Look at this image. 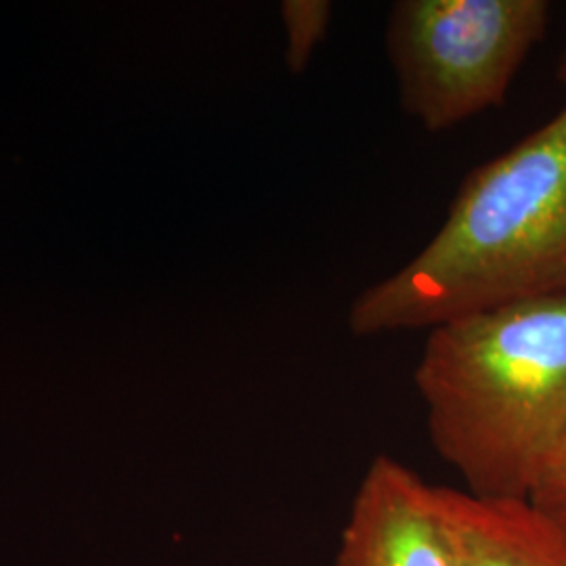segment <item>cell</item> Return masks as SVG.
<instances>
[{"label": "cell", "mask_w": 566, "mask_h": 566, "mask_svg": "<svg viewBox=\"0 0 566 566\" xmlns=\"http://www.w3.org/2000/svg\"><path fill=\"white\" fill-rule=\"evenodd\" d=\"M556 290H566V105L465 177L437 235L355 298L348 327L432 329Z\"/></svg>", "instance_id": "1"}, {"label": "cell", "mask_w": 566, "mask_h": 566, "mask_svg": "<svg viewBox=\"0 0 566 566\" xmlns=\"http://www.w3.org/2000/svg\"><path fill=\"white\" fill-rule=\"evenodd\" d=\"M413 382L462 489L528 500L566 437V290L428 329Z\"/></svg>", "instance_id": "2"}, {"label": "cell", "mask_w": 566, "mask_h": 566, "mask_svg": "<svg viewBox=\"0 0 566 566\" xmlns=\"http://www.w3.org/2000/svg\"><path fill=\"white\" fill-rule=\"evenodd\" d=\"M528 502L566 535V437L533 486Z\"/></svg>", "instance_id": "7"}, {"label": "cell", "mask_w": 566, "mask_h": 566, "mask_svg": "<svg viewBox=\"0 0 566 566\" xmlns=\"http://www.w3.org/2000/svg\"><path fill=\"white\" fill-rule=\"evenodd\" d=\"M465 566H566V535L528 500L479 497L449 486Z\"/></svg>", "instance_id": "5"}, {"label": "cell", "mask_w": 566, "mask_h": 566, "mask_svg": "<svg viewBox=\"0 0 566 566\" xmlns=\"http://www.w3.org/2000/svg\"><path fill=\"white\" fill-rule=\"evenodd\" d=\"M558 81L566 84V51L565 55H563V60H560V65H558Z\"/></svg>", "instance_id": "8"}, {"label": "cell", "mask_w": 566, "mask_h": 566, "mask_svg": "<svg viewBox=\"0 0 566 566\" xmlns=\"http://www.w3.org/2000/svg\"><path fill=\"white\" fill-rule=\"evenodd\" d=\"M334 566H465L449 486L376 455L350 500Z\"/></svg>", "instance_id": "4"}, {"label": "cell", "mask_w": 566, "mask_h": 566, "mask_svg": "<svg viewBox=\"0 0 566 566\" xmlns=\"http://www.w3.org/2000/svg\"><path fill=\"white\" fill-rule=\"evenodd\" d=\"M546 0H399L386 46L405 112L441 133L506 102L544 41Z\"/></svg>", "instance_id": "3"}, {"label": "cell", "mask_w": 566, "mask_h": 566, "mask_svg": "<svg viewBox=\"0 0 566 566\" xmlns=\"http://www.w3.org/2000/svg\"><path fill=\"white\" fill-rule=\"evenodd\" d=\"M334 7L327 0H285L282 2L283 32H285V65L301 74L317 46L325 41Z\"/></svg>", "instance_id": "6"}]
</instances>
